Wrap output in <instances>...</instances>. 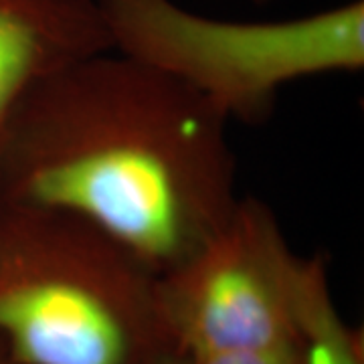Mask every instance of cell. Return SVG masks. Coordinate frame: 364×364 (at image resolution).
Wrapping results in <instances>:
<instances>
[{
	"mask_svg": "<svg viewBox=\"0 0 364 364\" xmlns=\"http://www.w3.org/2000/svg\"><path fill=\"white\" fill-rule=\"evenodd\" d=\"M229 122L195 91L116 51L59 69L0 144V205L71 213L158 275L239 200Z\"/></svg>",
	"mask_w": 364,
	"mask_h": 364,
	"instance_id": "1",
	"label": "cell"
},
{
	"mask_svg": "<svg viewBox=\"0 0 364 364\" xmlns=\"http://www.w3.org/2000/svg\"><path fill=\"white\" fill-rule=\"evenodd\" d=\"M158 279L85 219L0 205V344L16 363L148 364L178 352Z\"/></svg>",
	"mask_w": 364,
	"mask_h": 364,
	"instance_id": "2",
	"label": "cell"
},
{
	"mask_svg": "<svg viewBox=\"0 0 364 364\" xmlns=\"http://www.w3.org/2000/svg\"><path fill=\"white\" fill-rule=\"evenodd\" d=\"M109 49L193 90L227 122L259 124L299 79L364 67V2L286 21H223L174 0H95Z\"/></svg>",
	"mask_w": 364,
	"mask_h": 364,
	"instance_id": "3",
	"label": "cell"
},
{
	"mask_svg": "<svg viewBox=\"0 0 364 364\" xmlns=\"http://www.w3.org/2000/svg\"><path fill=\"white\" fill-rule=\"evenodd\" d=\"M301 259L272 208L239 196L227 221L158 279L174 348L198 356L294 346Z\"/></svg>",
	"mask_w": 364,
	"mask_h": 364,
	"instance_id": "4",
	"label": "cell"
},
{
	"mask_svg": "<svg viewBox=\"0 0 364 364\" xmlns=\"http://www.w3.org/2000/svg\"><path fill=\"white\" fill-rule=\"evenodd\" d=\"M109 51L95 0H0V144L45 79Z\"/></svg>",
	"mask_w": 364,
	"mask_h": 364,
	"instance_id": "5",
	"label": "cell"
},
{
	"mask_svg": "<svg viewBox=\"0 0 364 364\" xmlns=\"http://www.w3.org/2000/svg\"><path fill=\"white\" fill-rule=\"evenodd\" d=\"M298 364H364L363 336L334 304L324 259H301L296 306Z\"/></svg>",
	"mask_w": 364,
	"mask_h": 364,
	"instance_id": "6",
	"label": "cell"
},
{
	"mask_svg": "<svg viewBox=\"0 0 364 364\" xmlns=\"http://www.w3.org/2000/svg\"><path fill=\"white\" fill-rule=\"evenodd\" d=\"M184 364H298V352L294 346L263 348V350L217 352L184 356Z\"/></svg>",
	"mask_w": 364,
	"mask_h": 364,
	"instance_id": "7",
	"label": "cell"
},
{
	"mask_svg": "<svg viewBox=\"0 0 364 364\" xmlns=\"http://www.w3.org/2000/svg\"><path fill=\"white\" fill-rule=\"evenodd\" d=\"M148 364H184V356L178 352H172V354H164V356H160V358Z\"/></svg>",
	"mask_w": 364,
	"mask_h": 364,
	"instance_id": "8",
	"label": "cell"
},
{
	"mask_svg": "<svg viewBox=\"0 0 364 364\" xmlns=\"http://www.w3.org/2000/svg\"><path fill=\"white\" fill-rule=\"evenodd\" d=\"M0 364H21V363H16L13 356H11V354L6 352V348H4V346L0 344Z\"/></svg>",
	"mask_w": 364,
	"mask_h": 364,
	"instance_id": "9",
	"label": "cell"
},
{
	"mask_svg": "<svg viewBox=\"0 0 364 364\" xmlns=\"http://www.w3.org/2000/svg\"><path fill=\"white\" fill-rule=\"evenodd\" d=\"M253 2H272V0H253Z\"/></svg>",
	"mask_w": 364,
	"mask_h": 364,
	"instance_id": "10",
	"label": "cell"
}]
</instances>
